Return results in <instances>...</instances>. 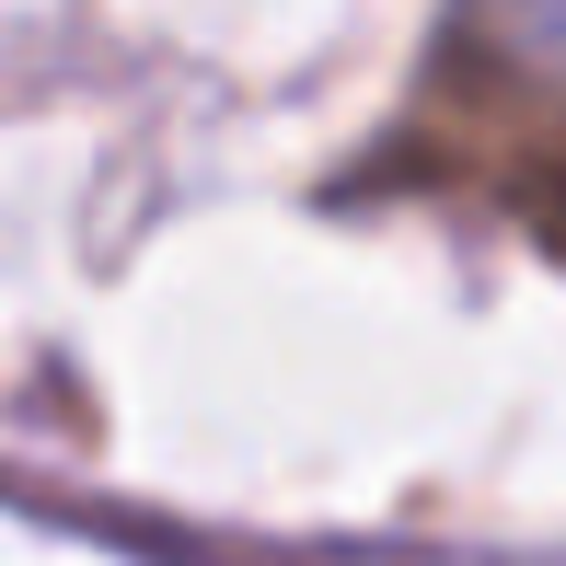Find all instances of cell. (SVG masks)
Instances as JSON below:
<instances>
[{
  "label": "cell",
  "instance_id": "obj_1",
  "mask_svg": "<svg viewBox=\"0 0 566 566\" xmlns=\"http://www.w3.org/2000/svg\"><path fill=\"white\" fill-rule=\"evenodd\" d=\"M521 12H555V23H566V0H521Z\"/></svg>",
  "mask_w": 566,
  "mask_h": 566
}]
</instances>
